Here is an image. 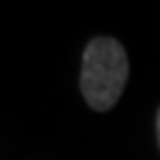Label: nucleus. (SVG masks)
I'll return each instance as SVG.
<instances>
[{
  "mask_svg": "<svg viewBox=\"0 0 160 160\" xmlns=\"http://www.w3.org/2000/svg\"><path fill=\"white\" fill-rule=\"evenodd\" d=\"M129 78V60L125 47L113 38H93L82 56L80 91L96 111L111 109Z\"/></svg>",
  "mask_w": 160,
  "mask_h": 160,
  "instance_id": "obj_1",
  "label": "nucleus"
},
{
  "mask_svg": "<svg viewBox=\"0 0 160 160\" xmlns=\"http://www.w3.org/2000/svg\"><path fill=\"white\" fill-rule=\"evenodd\" d=\"M156 133H158V145H160V109H158V118H156Z\"/></svg>",
  "mask_w": 160,
  "mask_h": 160,
  "instance_id": "obj_2",
  "label": "nucleus"
}]
</instances>
